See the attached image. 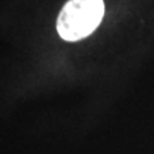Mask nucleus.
<instances>
[{"label": "nucleus", "instance_id": "1", "mask_svg": "<svg viewBox=\"0 0 154 154\" xmlns=\"http://www.w3.org/2000/svg\"><path fill=\"white\" fill-rule=\"evenodd\" d=\"M103 16V0H68L58 16V33L67 41L81 40L99 26Z\"/></svg>", "mask_w": 154, "mask_h": 154}]
</instances>
